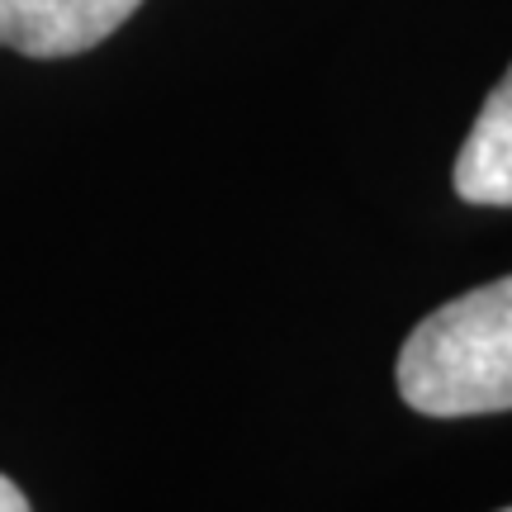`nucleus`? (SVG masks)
I'll list each match as a JSON object with an SVG mask.
<instances>
[{
  "label": "nucleus",
  "mask_w": 512,
  "mask_h": 512,
  "mask_svg": "<svg viewBox=\"0 0 512 512\" xmlns=\"http://www.w3.org/2000/svg\"><path fill=\"white\" fill-rule=\"evenodd\" d=\"M399 394L427 418L512 408V275L441 304L408 332Z\"/></svg>",
  "instance_id": "nucleus-1"
},
{
  "label": "nucleus",
  "mask_w": 512,
  "mask_h": 512,
  "mask_svg": "<svg viewBox=\"0 0 512 512\" xmlns=\"http://www.w3.org/2000/svg\"><path fill=\"white\" fill-rule=\"evenodd\" d=\"M456 195L465 204L512 209V67L498 81L456 157Z\"/></svg>",
  "instance_id": "nucleus-3"
},
{
  "label": "nucleus",
  "mask_w": 512,
  "mask_h": 512,
  "mask_svg": "<svg viewBox=\"0 0 512 512\" xmlns=\"http://www.w3.org/2000/svg\"><path fill=\"white\" fill-rule=\"evenodd\" d=\"M0 512H34L29 498H24V489H19L10 475H0Z\"/></svg>",
  "instance_id": "nucleus-4"
},
{
  "label": "nucleus",
  "mask_w": 512,
  "mask_h": 512,
  "mask_svg": "<svg viewBox=\"0 0 512 512\" xmlns=\"http://www.w3.org/2000/svg\"><path fill=\"white\" fill-rule=\"evenodd\" d=\"M503 512H512V508H503Z\"/></svg>",
  "instance_id": "nucleus-5"
},
{
  "label": "nucleus",
  "mask_w": 512,
  "mask_h": 512,
  "mask_svg": "<svg viewBox=\"0 0 512 512\" xmlns=\"http://www.w3.org/2000/svg\"><path fill=\"white\" fill-rule=\"evenodd\" d=\"M143 0H0V48L24 57H76L124 29Z\"/></svg>",
  "instance_id": "nucleus-2"
}]
</instances>
